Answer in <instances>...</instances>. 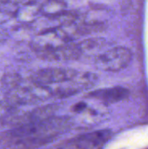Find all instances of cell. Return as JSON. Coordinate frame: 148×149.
<instances>
[{
	"instance_id": "cell-1",
	"label": "cell",
	"mask_w": 148,
	"mask_h": 149,
	"mask_svg": "<svg viewBox=\"0 0 148 149\" xmlns=\"http://www.w3.org/2000/svg\"><path fill=\"white\" fill-rule=\"evenodd\" d=\"M132 52L123 46H117L100 53L95 58L97 68L106 72H116L126 68L132 61Z\"/></svg>"
},
{
	"instance_id": "cell-2",
	"label": "cell",
	"mask_w": 148,
	"mask_h": 149,
	"mask_svg": "<svg viewBox=\"0 0 148 149\" xmlns=\"http://www.w3.org/2000/svg\"><path fill=\"white\" fill-rule=\"evenodd\" d=\"M78 73L77 71L69 68H44L35 72L31 76L33 84L47 86L52 84H63L71 80Z\"/></svg>"
},
{
	"instance_id": "cell-3",
	"label": "cell",
	"mask_w": 148,
	"mask_h": 149,
	"mask_svg": "<svg viewBox=\"0 0 148 149\" xmlns=\"http://www.w3.org/2000/svg\"><path fill=\"white\" fill-rule=\"evenodd\" d=\"M83 54L78 45V43L73 41L65 43L54 49L39 52L37 54L39 58L48 61L76 60L79 58Z\"/></svg>"
},
{
	"instance_id": "cell-4",
	"label": "cell",
	"mask_w": 148,
	"mask_h": 149,
	"mask_svg": "<svg viewBox=\"0 0 148 149\" xmlns=\"http://www.w3.org/2000/svg\"><path fill=\"white\" fill-rule=\"evenodd\" d=\"M98 80L96 74L92 72H83L80 73L78 72L76 76L71 80L66 81L67 85L65 87H59L55 93L60 97H68L70 95L75 94L82 89H85L93 86Z\"/></svg>"
},
{
	"instance_id": "cell-5",
	"label": "cell",
	"mask_w": 148,
	"mask_h": 149,
	"mask_svg": "<svg viewBox=\"0 0 148 149\" xmlns=\"http://www.w3.org/2000/svg\"><path fill=\"white\" fill-rule=\"evenodd\" d=\"M112 135L110 130H99L75 138L72 144L78 149L98 148L108 141Z\"/></svg>"
},
{
	"instance_id": "cell-6",
	"label": "cell",
	"mask_w": 148,
	"mask_h": 149,
	"mask_svg": "<svg viewBox=\"0 0 148 149\" xmlns=\"http://www.w3.org/2000/svg\"><path fill=\"white\" fill-rule=\"evenodd\" d=\"M130 93L126 88L115 86L111 88L99 89L89 93L86 97L98 100L106 105L114 104L128 98Z\"/></svg>"
},
{
	"instance_id": "cell-7",
	"label": "cell",
	"mask_w": 148,
	"mask_h": 149,
	"mask_svg": "<svg viewBox=\"0 0 148 149\" xmlns=\"http://www.w3.org/2000/svg\"><path fill=\"white\" fill-rule=\"evenodd\" d=\"M39 8L40 3L32 0H28L17 6L15 17L23 24H30L37 18L38 14H40Z\"/></svg>"
},
{
	"instance_id": "cell-8",
	"label": "cell",
	"mask_w": 148,
	"mask_h": 149,
	"mask_svg": "<svg viewBox=\"0 0 148 149\" xmlns=\"http://www.w3.org/2000/svg\"><path fill=\"white\" fill-rule=\"evenodd\" d=\"M67 3L65 0H44L40 3V14L46 17H56L66 10Z\"/></svg>"
},
{
	"instance_id": "cell-9",
	"label": "cell",
	"mask_w": 148,
	"mask_h": 149,
	"mask_svg": "<svg viewBox=\"0 0 148 149\" xmlns=\"http://www.w3.org/2000/svg\"><path fill=\"white\" fill-rule=\"evenodd\" d=\"M106 44V40L103 38H91L85 39L81 42L78 43L79 49L81 50L82 54L85 52H92L95 51H99L102 47H104Z\"/></svg>"
},
{
	"instance_id": "cell-10",
	"label": "cell",
	"mask_w": 148,
	"mask_h": 149,
	"mask_svg": "<svg viewBox=\"0 0 148 149\" xmlns=\"http://www.w3.org/2000/svg\"><path fill=\"white\" fill-rule=\"evenodd\" d=\"M22 82V78L18 73L15 72H8L5 73L2 79L1 83L4 87H8L10 90H14L20 86V84Z\"/></svg>"
},
{
	"instance_id": "cell-11",
	"label": "cell",
	"mask_w": 148,
	"mask_h": 149,
	"mask_svg": "<svg viewBox=\"0 0 148 149\" xmlns=\"http://www.w3.org/2000/svg\"><path fill=\"white\" fill-rule=\"evenodd\" d=\"M86 108V104L85 102H79L72 107V111L75 113H80Z\"/></svg>"
},
{
	"instance_id": "cell-12",
	"label": "cell",
	"mask_w": 148,
	"mask_h": 149,
	"mask_svg": "<svg viewBox=\"0 0 148 149\" xmlns=\"http://www.w3.org/2000/svg\"><path fill=\"white\" fill-rule=\"evenodd\" d=\"M28 0H0V3H10V4H13V5H19L24 2H26Z\"/></svg>"
},
{
	"instance_id": "cell-13",
	"label": "cell",
	"mask_w": 148,
	"mask_h": 149,
	"mask_svg": "<svg viewBox=\"0 0 148 149\" xmlns=\"http://www.w3.org/2000/svg\"><path fill=\"white\" fill-rule=\"evenodd\" d=\"M8 37H9L8 31L4 28L0 27V42H3V41L6 40Z\"/></svg>"
}]
</instances>
